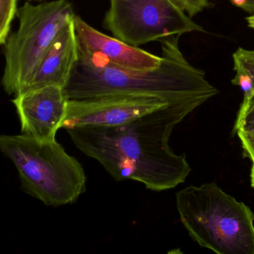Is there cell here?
<instances>
[{
	"mask_svg": "<svg viewBox=\"0 0 254 254\" xmlns=\"http://www.w3.org/2000/svg\"><path fill=\"white\" fill-rule=\"evenodd\" d=\"M200 101L169 103L121 126L68 129L75 146L98 160L117 181L133 180L148 190L163 191L184 183L191 172L185 154L169 145L174 127Z\"/></svg>",
	"mask_w": 254,
	"mask_h": 254,
	"instance_id": "1",
	"label": "cell"
},
{
	"mask_svg": "<svg viewBox=\"0 0 254 254\" xmlns=\"http://www.w3.org/2000/svg\"><path fill=\"white\" fill-rule=\"evenodd\" d=\"M230 1L235 6L242 8L246 4L248 0H230Z\"/></svg>",
	"mask_w": 254,
	"mask_h": 254,
	"instance_id": "18",
	"label": "cell"
},
{
	"mask_svg": "<svg viewBox=\"0 0 254 254\" xmlns=\"http://www.w3.org/2000/svg\"><path fill=\"white\" fill-rule=\"evenodd\" d=\"M0 150L12 161L25 192L50 206L75 203L86 191L81 163L57 141L27 135H2Z\"/></svg>",
	"mask_w": 254,
	"mask_h": 254,
	"instance_id": "4",
	"label": "cell"
},
{
	"mask_svg": "<svg viewBox=\"0 0 254 254\" xmlns=\"http://www.w3.org/2000/svg\"><path fill=\"white\" fill-rule=\"evenodd\" d=\"M233 66H238L248 72L254 85V50L239 48L233 54Z\"/></svg>",
	"mask_w": 254,
	"mask_h": 254,
	"instance_id": "14",
	"label": "cell"
},
{
	"mask_svg": "<svg viewBox=\"0 0 254 254\" xmlns=\"http://www.w3.org/2000/svg\"><path fill=\"white\" fill-rule=\"evenodd\" d=\"M247 23H248V26H249L251 29H254V14H251L249 17L246 18Z\"/></svg>",
	"mask_w": 254,
	"mask_h": 254,
	"instance_id": "19",
	"label": "cell"
},
{
	"mask_svg": "<svg viewBox=\"0 0 254 254\" xmlns=\"http://www.w3.org/2000/svg\"><path fill=\"white\" fill-rule=\"evenodd\" d=\"M103 27L114 38L139 47L173 35L204 32L170 0H110Z\"/></svg>",
	"mask_w": 254,
	"mask_h": 254,
	"instance_id": "6",
	"label": "cell"
},
{
	"mask_svg": "<svg viewBox=\"0 0 254 254\" xmlns=\"http://www.w3.org/2000/svg\"><path fill=\"white\" fill-rule=\"evenodd\" d=\"M168 104L163 98L142 94L105 95L68 100L62 128L121 126Z\"/></svg>",
	"mask_w": 254,
	"mask_h": 254,
	"instance_id": "7",
	"label": "cell"
},
{
	"mask_svg": "<svg viewBox=\"0 0 254 254\" xmlns=\"http://www.w3.org/2000/svg\"><path fill=\"white\" fill-rule=\"evenodd\" d=\"M242 9L251 14H254V0H248Z\"/></svg>",
	"mask_w": 254,
	"mask_h": 254,
	"instance_id": "17",
	"label": "cell"
},
{
	"mask_svg": "<svg viewBox=\"0 0 254 254\" xmlns=\"http://www.w3.org/2000/svg\"><path fill=\"white\" fill-rule=\"evenodd\" d=\"M21 125V133L42 142L55 141L67 111L64 90L47 86L15 96L12 100Z\"/></svg>",
	"mask_w": 254,
	"mask_h": 254,
	"instance_id": "8",
	"label": "cell"
},
{
	"mask_svg": "<svg viewBox=\"0 0 254 254\" xmlns=\"http://www.w3.org/2000/svg\"><path fill=\"white\" fill-rule=\"evenodd\" d=\"M251 187L254 189V161H252V167H251Z\"/></svg>",
	"mask_w": 254,
	"mask_h": 254,
	"instance_id": "20",
	"label": "cell"
},
{
	"mask_svg": "<svg viewBox=\"0 0 254 254\" xmlns=\"http://www.w3.org/2000/svg\"><path fill=\"white\" fill-rule=\"evenodd\" d=\"M177 209L190 237L218 254H254V214L215 183L176 193Z\"/></svg>",
	"mask_w": 254,
	"mask_h": 254,
	"instance_id": "3",
	"label": "cell"
},
{
	"mask_svg": "<svg viewBox=\"0 0 254 254\" xmlns=\"http://www.w3.org/2000/svg\"><path fill=\"white\" fill-rule=\"evenodd\" d=\"M181 11L188 14L190 18L197 15L209 7V0H170Z\"/></svg>",
	"mask_w": 254,
	"mask_h": 254,
	"instance_id": "15",
	"label": "cell"
},
{
	"mask_svg": "<svg viewBox=\"0 0 254 254\" xmlns=\"http://www.w3.org/2000/svg\"><path fill=\"white\" fill-rule=\"evenodd\" d=\"M242 149H243V155L245 157H248L251 161H254V141L242 140Z\"/></svg>",
	"mask_w": 254,
	"mask_h": 254,
	"instance_id": "16",
	"label": "cell"
},
{
	"mask_svg": "<svg viewBox=\"0 0 254 254\" xmlns=\"http://www.w3.org/2000/svg\"><path fill=\"white\" fill-rule=\"evenodd\" d=\"M159 40L162 62L158 67L135 70L119 67L102 59L79 53V60L64 90L68 100L105 95L158 96L169 103L200 101L205 103L218 90L205 72L191 66L179 49V37Z\"/></svg>",
	"mask_w": 254,
	"mask_h": 254,
	"instance_id": "2",
	"label": "cell"
},
{
	"mask_svg": "<svg viewBox=\"0 0 254 254\" xmlns=\"http://www.w3.org/2000/svg\"><path fill=\"white\" fill-rule=\"evenodd\" d=\"M78 60L79 49L73 20L55 40L23 93L47 86L64 89Z\"/></svg>",
	"mask_w": 254,
	"mask_h": 254,
	"instance_id": "10",
	"label": "cell"
},
{
	"mask_svg": "<svg viewBox=\"0 0 254 254\" xmlns=\"http://www.w3.org/2000/svg\"><path fill=\"white\" fill-rule=\"evenodd\" d=\"M79 53L99 58L119 67L148 70L158 67L162 57L108 36L90 26L80 16L74 18Z\"/></svg>",
	"mask_w": 254,
	"mask_h": 254,
	"instance_id": "9",
	"label": "cell"
},
{
	"mask_svg": "<svg viewBox=\"0 0 254 254\" xmlns=\"http://www.w3.org/2000/svg\"><path fill=\"white\" fill-rule=\"evenodd\" d=\"M236 133L241 141H254V96L241 104L232 134Z\"/></svg>",
	"mask_w": 254,
	"mask_h": 254,
	"instance_id": "11",
	"label": "cell"
},
{
	"mask_svg": "<svg viewBox=\"0 0 254 254\" xmlns=\"http://www.w3.org/2000/svg\"><path fill=\"white\" fill-rule=\"evenodd\" d=\"M18 0H0V44L4 45L11 32V24L17 15Z\"/></svg>",
	"mask_w": 254,
	"mask_h": 254,
	"instance_id": "12",
	"label": "cell"
},
{
	"mask_svg": "<svg viewBox=\"0 0 254 254\" xmlns=\"http://www.w3.org/2000/svg\"><path fill=\"white\" fill-rule=\"evenodd\" d=\"M233 70L236 72V75L231 81L232 84L240 87L244 93L242 103H247L254 96V85L252 78L242 68L233 66Z\"/></svg>",
	"mask_w": 254,
	"mask_h": 254,
	"instance_id": "13",
	"label": "cell"
},
{
	"mask_svg": "<svg viewBox=\"0 0 254 254\" xmlns=\"http://www.w3.org/2000/svg\"><path fill=\"white\" fill-rule=\"evenodd\" d=\"M17 16L18 29L3 45L2 78L4 90L14 96L24 93L43 58L75 14L67 0H56L38 5L26 2Z\"/></svg>",
	"mask_w": 254,
	"mask_h": 254,
	"instance_id": "5",
	"label": "cell"
}]
</instances>
